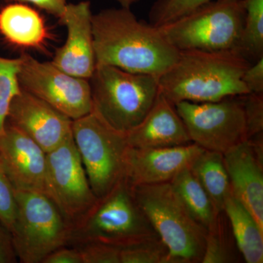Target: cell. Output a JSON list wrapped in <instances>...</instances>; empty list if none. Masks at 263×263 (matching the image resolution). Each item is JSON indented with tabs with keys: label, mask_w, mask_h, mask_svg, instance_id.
I'll use <instances>...</instances> for the list:
<instances>
[{
	"label": "cell",
	"mask_w": 263,
	"mask_h": 263,
	"mask_svg": "<svg viewBox=\"0 0 263 263\" xmlns=\"http://www.w3.org/2000/svg\"><path fill=\"white\" fill-rule=\"evenodd\" d=\"M93 110L108 125L127 133L144 119L159 94L158 79L109 65H96L89 79Z\"/></svg>",
	"instance_id": "obj_4"
},
{
	"label": "cell",
	"mask_w": 263,
	"mask_h": 263,
	"mask_svg": "<svg viewBox=\"0 0 263 263\" xmlns=\"http://www.w3.org/2000/svg\"><path fill=\"white\" fill-rule=\"evenodd\" d=\"M17 212L15 190L0 161V222L10 231Z\"/></svg>",
	"instance_id": "obj_28"
},
{
	"label": "cell",
	"mask_w": 263,
	"mask_h": 263,
	"mask_svg": "<svg viewBox=\"0 0 263 263\" xmlns=\"http://www.w3.org/2000/svg\"><path fill=\"white\" fill-rule=\"evenodd\" d=\"M46 155L49 197L72 224L98 198L90 186L72 135Z\"/></svg>",
	"instance_id": "obj_11"
},
{
	"label": "cell",
	"mask_w": 263,
	"mask_h": 263,
	"mask_svg": "<svg viewBox=\"0 0 263 263\" xmlns=\"http://www.w3.org/2000/svg\"><path fill=\"white\" fill-rule=\"evenodd\" d=\"M245 17L242 0H212L158 28L179 51H237Z\"/></svg>",
	"instance_id": "obj_6"
},
{
	"label": "cell",
	"mask_w": 263,
	"mask_h": 263,
	"mask_svg": "<svg viewBox=\"0 0 263 263\" xmlns=\"http://www.w3.org/2000/svg\"><path fill=\"white\" fill-rule=\"evenodd\" d=\"M19 58L21 89L41 99L72 120L92 110L88 79L71 76L51 62L38 61L29 53H23Z\"/></svg>",
	"instance_id": "obj_10"
},
{
	"label": "cell",
	"mask_w": 263,
	"mask_h": 263,
	"mask_svg": "<svg viewBox=\"0 0 263 263\" xmlns=\"http://www.w3.org/2000/svg\"><path fill=\"white\" fill-rule=\"evenodd\" d=\"M133 148H165L193 143L174 103L160 91L141 122L127 133Z\"/></svg>",
	"instance_id": "obj_17"
},
{
	"label": "cell",
	"mask_w": 263,
	"mask_h": 263,
	"mask_svg": "<svg viewBox=\"0 0 263 263\" xmlns=\"http://www.w3.org/2000/svg\"><path fill=\"white\" fill-rule=\"evenodd\" d=\"M92 15L89 1L66 5L58 18L67 29V39L51 62L64 72L88 80L96 67Z\"/></svg>",
	"instance_id": "obj_14"
},
{
	"label": "cell",
	"mask_w": 263,
	"mask_h": 263,
	"mask_svg": "<svg viewBox=\"0 0 263 263\" xmlns=\"http://www.w3.org/2000/svg\"><path fill=\"white\" fill-rule=\"evenodd\" d=\"M17 260L11 235L0 222V263H15Z\"/></svg>",
	"instance_id": "obj_32"
},
{
	"label": "cell",
	"mask_w": 263,
	"mask_h": 263,
	"mask_svg": "<svg viewBox=\"0 0 263 263\" xmlns=\"http://www.w3.org/2000/svg\"><path fill=\"white\" fill-rule=\"evenodd\" d=\"M242 81L249 92L263 94V57L249 66L242 76Z\"/></svg>",
	"instance_id": "obj_30"
},
{
	"label": "cell",
	"mask_w": 263,
	"mask_h": 263,
	"mask_svg": "<svg viewBox=\"0 0 263 263\" xmlns=\"http://www.w3.org/2000/svg\"><path fill=\"white\" fill-rule=\"evenodd\" d=\"M243 95L216 102L175 104L192 142L203 149L224 154L247 141Z\"/></svg>",
	"instance_id": "obj_9"
},
{
	"label": "cell",
	"mask_w": 263,
	"mask_h": 263,
	"mask_svg": "<svg viewBox=\"0 0 263 263\" xmlns=\"http://www.w3.org/2000/svg\"><path fill=\"white\" fill-rule=\"evenodd\" d=\"M262 141H245L224 155L231 191L263 229Z\"/></svg>",
	"instance_id": "obj_16"
},
{
	"label": "cell",
	"mask_w": 263,
	"mask_h": 263,
	"mask_svg": "<svg viewBox=\"0 0 263 263\" xmlns=\"http://www.w3.org/2000/svg\"><path fill=\"white\" fill-rule=\"evenodd\" d=\"M189 167L206 192L216 210L222 212L226 199L231 193L223 154L203 149Z\"/></svg>",
	"instance_id": "obj_21"
},
{
	"label": "cell",
	"mask_w": 263,
	"mask_h": 263,
	"mask_svg": "<svg viewBox=\"0 0 263 263\" xmlns=\"http://www.w3.org/2000/svg\"><path fill=\"white\" fill-rule=\"evenodd\" d=\"M211 1L212 0H158L150 11L151 24L160 27Z\"/></svg>",
	"instance_id": "obj_26"
},
{
	"label": "cell",
	"mask_w": 263,
	"mask_h": 263,
	"mask_svg": "<svg viewBox=\"0 0 263 263\" xmlns=\"http://www.w3.org/2000/svg\"><path fill=\"white\" fill-rule=\"evenodd\" d=\"M245 22L237 51L253 64L263 57V0H242Z\"/></svg>",
	"instance_id": "obj_22"
},
{
	"label": "cell",
	"mask_w": 263,
	"mask_h": 263,
	"mask_svg": "<svg viewBox=\"0 0 263 263\" xmlns=\"http://www.w3.org/2000/svg\"><path fill=\"white\" fill-rule=\"evenodd\" d=\"M96 65L160 77L179 56L158 27L139 21L130 8H110L92 15Z\"/></svg>",
	"instance_id": "obj_1"
},
{
	"label": "cell",
	"mask_w": 263,
	"mask_h": 263,
	"mask_svg": "<svg viewBox=\"0 0 263 263\" xmlns=\"http://www.w3.org/2000/svg\"><path fill=\"white\" fill-rule=\"evenodd\" d=\"M42 263H84V261L80 249L67 246L48 254Z\"/></svg>",
	"instance_id": "obj_31"
},
{
	"label": "cell",
	"mask_w": 263,
	"mask_h": 263,
	"mask_svg": "<svg viewBox=\"0 0 263 263\" xmlns=\"http://www.w3.org/2000/svg\"><path fill=\"white\" fill-rule=\"evenodd\" d=\"M0 33L15 46L36 48L48 37V30L41 15L22 3H10L0 10Z\"/></svg>",
	"instance_id": "obj_18"
},
{
	"label": "cell",
	"mask_w": 263,
	"mask_h": 263,
	"mask_svg": "<svg viewBox=\"0 0 263 263\" xmlns=\"http://www.w3.org/2000/svg\"><path fill=\"white\" fill-rule=\"evenodd\" d=\"M84 257V263H120L119 247L91 243L77 246Z\"/></svg>",
	"instance_id": "obj_29"
},
{
	"label": "cell",
	"mask_w": 263,
	"mask_h": 263,
	"mask_svg": "<svg viewBox=\"0 0 263 263\" xmlns=\"http://www.w3.org/2000/svg\"><path fill=\"white\" fill-rule=\"evenodd\" d=\"M226 214L221 212L215 226L208 230L205 236V250L201 263H229L238 262V249L231 242L232 232L229 234Z\"/></svg>",
	"instance_id": "obj_23"
},
{
	"label": "cell",
	"mask_w": 263,
	"mask_h": 263,
	"mask_svg": "<svg viewBox=\"0 0 263 263\" xmlns=\"http://www.w3.org/2000/svg\"><path fill=\"white\" fill-rule=\"evenodd\" d=\"M72 119L49 104L21 89L13 98L7 123L18 128L46 153L72 135Z\"/></svg>",
	"instance_id": "obj_13"
},
{
	"label": "cell",
	"mask_w": 263,
	"mask_h": 263,
	"mask_svg": "<svg viewBox=\"0 0 263 263\" xmlns=\"http://www.w3.org/2000/svg\"><path fill=\"white\" fill-rule=\"evenodd\" d=\"M72 136L91 190L106 195L124 178L127 133L108 125L95 110L72 120Z\"/></svg>",
	"instance_id": "obj_8"
},
{
	"label": "cell",
	"mask_w": 263,
	"mask_h": 263,
	"mask_svg": "<svg viewBox=\"0 0 263 263\" xmlns=\"http://www.w3.org/2000/svg\"><path fill=\"white\" fill-rule=\"evenodd\" d=\"M121 5L122 8H130V7L135 3H138L139 0H116Z\"/></svg>",
	"instance_id": "obj_34"
},
{
	"label": "cell",
	"mask_w": 263,
	"mask_h": 263,
	"mask_svg": "<svg viewBox=\"0 0 263 263\" xmlns=\"http://www.w3.org/2000/svg\"><path fill=\"white\" fill-rule=\"evenodd\" d=\"M138 205L169 252V263L202 262L206 230L189 214L171 183L132 186Z\"/></svg>",
	"instance_id": "obj_5"
},
{
	"label": "cell",
	"mask_w": 263,
	"mask_h": 263,
	"mask_svg": "<svg viewBox=\"0 0 263 263\" xmlns=\"http://www.w3.org/2000/svg\"><path fill=\"white\" fill-rule=\"evenodd\" d=\"M202 150L194 143L165 148L129 146L124 157V179L131 186L170 182Z\"/></svg>",
	"instance_id": "obj_15"
},
{
	"label": "cell",
	"mask_w": 263,
	"mask_h": 263,
	"mask_svg": "<svg viewBox=\"0 0 263 263\" xmlns=\"http://www.w3.org/2000/svg\"><path fill=\"white\" fill-rule=\"evenodd\" d=\"M247 141L262 139L263 133V94L243 95Z\"/></svg>",
	"instance_id": "obj_27"
},
{
	"label": "cell",
	"mask_w": 263,
	"mask_h": 263,
	"mask_svg": "<svg viewBox=\"0 0 263 263\" xmlns=\"http://www.w3.org/2000/svg\"><path fill=\"white\" fill-rule=\"evenodd\" d=\"M156 238L158 235L124 178L71 224L68 246L98 243L123 248Z\"/></svg>",
	"instance_id": "obj_3"
},
{
	"label": "cell",
	"mask_w": 263,
	"mask_h": 263,
	"mask_svg": "<svg viewBox=\"0 0 263 263\" xmlns=\"http://www.w3.org/2000/svg\"><path fill=\"white\" fill-rule=\"evenodd\" d=\"M10 3H22L32 4L41 9L55 15L57 18L62 15L67 5V0H6Z\"/></svg>",
	"instance_id": "obj_33"
},
{
	"label": "cell",
	"mask_w": 263,
	"mask_h": 263,
	"mask_svg": "<svg viewBox=\"0 0 263 263\" xmlns=\"http://www.w3.org/2000/svg\"><path fill=\"white\" fill-rule=\"evenodd\" d=\"M120 263H169V252L160 238L120 249Z\"/></svg>",
	"instance_id": "obj_25"
},
{
	"label": "cell",
	"mask_w": 263,
	"mask_h": 263,
	"mask_svg": "<svg viewBox=\"0 0 263 263\" xmlns=\"http://www.w3.org/2000/svg\"><path fill=\"white\" fill-rule=\"evenodd\" d=\"M226 214L238 252L247 263L263 262V229L243 204L230 193Z\"/></svg>",
	"instance_id": "obj_19"
},
{
	"label": "cell",
	"mask_w": 263,
	"mask_h": 263,
	"mask_svg": "<svg viewBox=\"0 0 263 263\" xmlns=\"http://www.w3.org/2000/svg\"><path fill=\"white\" fill-rule=\"evenodd\" d=\"M251 65L236 50L179 51L174 65L157 78L159 89L174 105L249 94L242 76Z\"/></svg>",
	"instance_id": "obj_2"
},
{
	"label": "cell",
	"mask_w": 263,
	"mask_h": 263,
	"mask_svg": "<svg viewBox=\"0 0 263 263\" xmlns=\"http://www.w3.org/2000/svg\"><path fill=\"white\" fill-rule=\"evenodd\" d=\"M0 161L15 190L37 192L49 197L46 152L8 123L0 135Z\"/></svg>",
	"instance_id": "obj_12"
},
{
	"label": "cell",
	"mask_w": 263,
	"mask_h": 263,
	"mask_svg": "<svg viewBox=\"0 0 263 263\" xmlns=\"http://www.w3.org/2000/svg\"><path fill=\"white\" fill-rule=\"evenodd\" d=\"M17 212L10 230L19 262L42 263L57 249L68 246L71 223L47 195L15 190Z\"/></svg>",
	"instance_id": "obj_7"
},
{
	"label": "cell",
	"mask_w": 263,
	"mask_h": 263,
	"mask_svg": "<svg viewBox=\"0 0 263 263\" xmlns=\"http://www.w3.org/2000/svg\"><path fill=\"white\" fill-rule=\"evenodd\" d=\"M170 183L189 214L199 226L206 232L215 226L221 212L216 210L190 167L179 171Z\"/></svg>",
	"instance_id": "obj_20"
},
{
	"label": "cell",
	"mask_w": 263,
	"mask_h": 263,
	"mask_svg": "<svg viewBox=\"0 0 263 263\" xmlns=\"http://www.w3.org/2000/svg\"><path fill=\"white\" fill-rule=\"evenodd\" d=\"M20 58L0 56V135L4 131L13 98L21 91L18 81Z\"/></svg>",
	"instance_id": "obj_24"
}]
</instances>
